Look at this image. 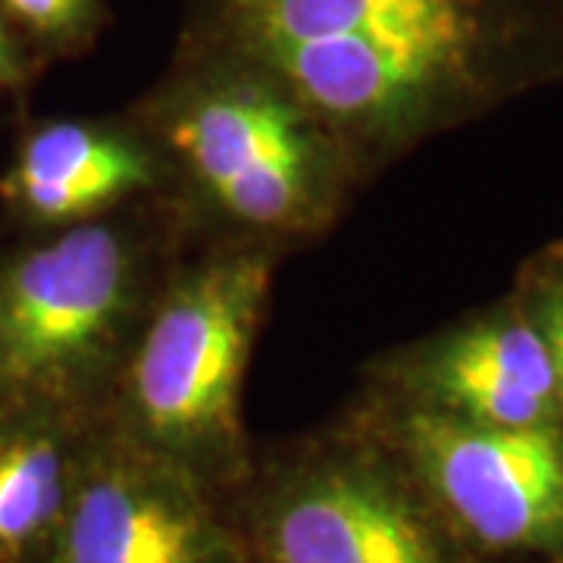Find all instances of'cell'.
<instances>
[{"label": "cell", "mask_w": 563, "mask_h": 563, "mask_svg": "<svg viewBox=\"0 0 563 563\" xmlns=\"http://www.w3.org/2000/svg\"><path fill=\"white\" fill-rule=\"evenodd\" d=\"M266 263H217L185 282L147 329L135 361V401L147 429L176 448L235 432V401L266 298Z\"/></svg>", "instance_id": "3"}, {"label": "cell", "mask_w": 563, "mask_h": 563, "mask_svg": "<svg viewBox=\"0 0 563 563\" xmlns=\"http://www.w3.org/2000/svg\"><path fill=\"white\" fill-rule=\"evenodd\" d=\"M129 261L107 229H76L0 276V385L51 388L101 354L120 325Z\"/></svg>", "instance_id": "5"}, {"label": "cell", "mask_w": 563, "mask_h": 563, "mask_svg": "<svg viewBox=\"0 0 563 563\" xmlns=\"http://www.w3.org/2000/svg\"><path fill=\"white\" fill-rule=\"evenodd\" d=\"M157 117L173 151L232 217L279 225L310 198L322 122L257 69L191 51Z\"/></svg>", "instance_id": "2"}, {"label": "cell", "mask_w": 563, "mask_h": 563, "mask_svg": "<svg viewBox=\"0 0 563 563\" xmlns=\"http://www.w3.org/2000/svg\"><path fill=\"white\" fill-rule=\"evenodd\" d=\"M561 16H563V0H561Z\"/></svg>", "instance_id": "14"}, {"label": "cell", "mask_w": 563, "mask_h": 563, "mask_svg": "<svg viewBox=\"0 0 563 563\" xmlns=\"http://www.w3.org/2000/svg\"><path fill=\"white\" fill-rule=\"evenodd\" d=\"M0 16L29 47L76 51L103 22V0H0Z\"/></svg>", "instance_id": "11"}, {"label": "cell", "mask_w": 563, "mask_h": 563, "mask_svg": "<svg viewBox=\"0 0 563 563\" xmlns=\"http://www.w3.org/2000/svg\"><path fill=\"white\" fill-rule=\"evenodd\" d=\"M203 554V529L185 504L120 476L81 492L63 542V563H201Z\"/></svg>", "instance_id": "9"}, {"label": "cell", "mask_w": 563, "mask_h": 563, "mask_svg": "<svg viewBox=\"0 0 563 563\" xmlns=\"http://www.w3.org/2000/svg\"><path fill=\"white\" fill-rule=\"evenodd\" d=\"M191 51L257 69L322 125L410 135L563 76L561 0H195Z\"/></svg>", "instance_id": "1"}, {"label": "cell", "mask_w": 563, "mask_h": 563, "mask_svg": "<svg viewBox=\"0 0 563 563\" xmlns=\"http://www.w3.org/2000/svg\"><path fill=\"white\" fill-rule=\"evenodd\" d=\"M517 303L548 347V357H551L554 376H558L563 426V247L548 251L542 261H536L526 269Z\"/></svg>", "instance_id": "12"}, {"label": "cell", "mask_w": 563, "mask_h": 563, "mask_svg": "<svg viewBox=\"0 0 563 563\" xmlns=\"http://www.w3.org/2000/svg\"><path fill=\"white\" fill-rule=\"evenodd\" d=\"M404 435L466 539L485 551H563V426H479L422 407Z\"/></svg>", "instance_id": "4"}, {"label": "cell", "mask_w": 563, "mask_h": 563, "mask_svg": "<svg viewBox=\"0 0 563 563\" xmlns=\"http://www.w3.org/2000/svg\"><path fill=\"white\" fill-rule=\"evenodd\" d=\"M273 563H448L420 514L366 473L298 485L269 526Z\"/></svg>", "instance_id": "7"}, {"label": "cell", "mask_w": 563, "mask_h": 563, "mask_svg": "<svg viewBox=\"0 0 563 563\" xmlns=\"http://www.w3.org/2000/svg\"><path fill=\"white\" fill-rule=\"evenodd\" d=\"M16 179L41 220H79L147 185L151 161L120 132L60 120L25 139Z\"/></svg>", "instance_id": "8"}, {"label": "cell", "mask_w": 563, "mask_h": 563, "mask_svg": "<svg viewBox=\"0 0 563 563\" xmlns=\"http://www.w3.org/2000/svg\"><path fill=\"white\" fill-rule=\"evenodd\" d=\"M429 407L479 426H561L558 376L520 303L473 320L435 344L422 366Z\"/></svg>", "instance_id": "6"}, {"label": "cell", "mask_w": 563, "mask_h": 563, "mask_svg": "<svg viewBox=\"0 0 563 563\" xmlns=\"http://www.w3.org/2000/svg\"><path fill=\"white\" fill-rule=\"evenodd\" d=\"M558 563H563V558H561V561H558Z\"/></svg>", "instance_id": "15"}, {"label": "cell", "mask_w": 563, "mask_h": 563, "mask_svg": "<svg viewBox=\"0 0 563 563\" xmlns=\"http://www.w3.org/2000/svg\"><path fill=\"white\" fill-rule=\"evenodd\" d=\"M63 501V461L41 432L0 435V554L16 558L51 529Z\"/></svg>", "instance_id": "10"}, {"label": "cell", "mask_w": 563, "mask_h": 563, "mask_svg": "<svg viewBox=\"0 0 563 563\" xmlns=\"http://www.w3.org/2000/svg\"><path fill=\"white\" fill-rule=\"evenodd\" d=\"M32 69L29 44L13 32V25L0 16V91L20 88Z\"/></svg>", "instance_id": "13"}]
</instances>
